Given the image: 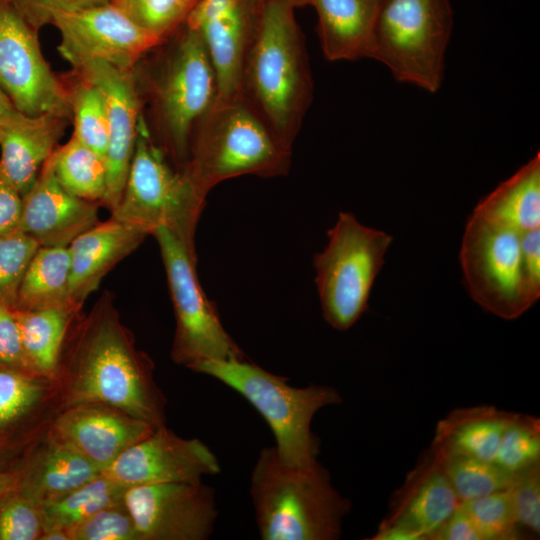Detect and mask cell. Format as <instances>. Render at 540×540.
<instances>
[{
  "mask_svg": "<svg viewBox=\"0 0 540 540\" xmlns=\"http://www.w3.org/2000/svg\"><path fill=\"white\" fill-rule=\"evenodd\" d=\"M153 364L137 350L107 295L82 323L62 379L65 407L99 403L154 427L165 423V397Z\"/></svg>",
  "mask_w": 540,
  "mask_h": 540,
  "instance_id": "obj_1",
  "label": "cell"
},
{
  "mask_svg": "<svg viewBox=\"0 0 540 540\" xmlns=\"http://www.w3.org/2000/svg\"><path fill=\"white\" fill-rule=\"evenodd\" d=\"M295 8L287 0H263L258 29L241 79V98L290 151L313 94Z\"/></svg>",
  "mask_w": 540,
  "mask_h": 540,
  "instance_id": "obj_2",
  "label": "cell"
},
{
  "mask_svg": "<svg viewBox=\"0 0 540 540\" xmlns=\"http://www.w3.org/2000/svg\"><path fill=\"white\" fill-rule=\"evenodd\" d=\"M250 495L263 540H335L351 502L332 485L318 461L309 467L283 463L275 447L260 451Z\"/></svg>",
  "mask_w": 540,
  "mask_h": 540,
  "instance_id": "obj_3",
  "label": "cell"
},
{
  "mask_svg": "<svg viewBox=\"0 0 540 540\" xmlns=\"http://www.w3.org/2000/svg\"><path fill=\"white\" fill-rule=\"evenodd\" d=\"M291 154L242 98L215 101L194 129L183 170L207 196L234 177L286 175Z\"/></svg>",
  "mask_w": 540,
  "mask_h": 540,
  "instance_id": "obj_4",
  "label": "cell"
},
{
  "mask_svg": "<svg viewBox=\"0 0 540 540\" xmlns=\"http://www.w3.org/2000/svg\"><path fill=\"white\" fill-rule=\"evenodd\" d=\"M189 369L213 377L242 395L267 422L283 463L309 467L318 461L319 440L311 423L318 410L342 402L334 388L294 387L287 377L268 372L246 358L205 360Z\"/></svg>",
  "mask_w": 540,
  "mask_h": 540,
  "instance_id": "obj_5",
  "label": "cell"
},
{
  "mask_svg": "<svg viewBox=\"0 0 540 540\" xmlns=\"http://www.w3.org/2000/svg\"><path fill=\"white\" fill-rule=\"evenodd\" d=\"M167 159L141 115L126 182L111 216L147 235L165 227L195 250V232L207 196Z\"/></svg>",
  "mask_w": 540,
  "mask_h": 540,
  "instance_id": "obj_6",
  "label": "cell"
},
{
  "mask_svg": "<svg viewBox=\"0 0 540 540\" xmlns=\"http://www.w3.org/2000/svg\"><path fill=\"white\" fill-rule=\"evenodd\" d=\"M153 111L161 149L183 170L195 127L217 97V80L198 31L183 23L151 81Z\"/></svg>",
  "mask_w": 540,
  "mask_h": 540,
  "instance_id": "obj_7",
  "label": "cell"
},
{
  "mask_svg": "<svg viewBox=\"0 0 540 540\" xmlns=\"http://www.w3.org/2000/svg\"><path fill=\"white\" fill-rule=\"evenodd\" d=\"M452 26L449 0H381L369 58L397 81L435 93Z\"/></svg>",
  "mask_w": 540,
  "mask_h": 540,
  "instance_id": "obj_8",
  "label": "cell"
},
{
  "mask_svg": "<svg viewBox=\"0 0 540 540\" xmlns=\"http://www.w3.org/2000/svg\"><path fill=\"white\" fill-rule=\"evenodd\" d=\"M327 236L326 247L313 259L315 282L325 321L345 331L367 311L393 237L361 224L348 212L339 213Z\"/></svg>",
  "mask_w": 540,
  "mask_h": 540,
  "instance_id": "obj_9",
  "label": "cell"
},
{
  "mask_svg": "<svg viewBox=\"0 0 540 540\" xmlns=\"http://www.w3.org/2000/svg\"><path fill=\"white\" fill-rule=\"evenodd\" d=\"M522 233L473 210L460 249L464 283L472 299L506 320L520 317L540 297L526 272Z\"/></svg>",
  "mask_w": 540,
  "mask_h": 540,
  "instance_id": "obj_10",
  "label": "cell"
},
{
  "mask_svg": "<svg viewBox=\"0 0 540 540\" xmlns=\"http://www.w3.org/2000/svg\"><path fill=\"white\" fill-rule=\"evenodd\" d=\"M152 235L160 248L176 320L172 360L190 368L205 360L246 358L200 285L196 251L165 227Z\"/></svg>",
  "mask_w": 540,
  "mask_h": 540,
  "instance_id": "obj_11",
  "label": "cell"
},
{
  "mask_svg": "<svg viewBox=\"0 0 540 540\" xmlns=\"http://www.w3.org/2000/svg\"><path fill=\"white\" fill-rule=\"evenodd\" d=\"M0 88L23 114L72 118L70 95L45 60L37 31L0 0Z\"/></svg>",
  "mask_w": 540,
  "mask_h": 540,
  "instance_id": "obj_12",
  "label": "cell"
},
{
  "mask_svg": "<svg viewBox=\"0 0 540 540\" xmlns=\"http://www.w3.org/2000/svg\"><path fill=\"white\" fill-rule=\"evenodd\" d=\"M123 502L140 540H206L218 516L215 490L202 481L128 487Z\"/></svg>",
  "mask_w": 540,
  "mask_h": 540,
  "instance_id": "obj_13",
  "label": "cell"
},
{
  "mask_svg": "<svg viewBox=\"0 0 540 540\" xmlns=\"http://www.w3.org/2000/svg\"><path fill=\"white\" fill-rule=\"evenodd\" d=\"M59 54L79 70L90 61L132 69L140 57L163 40L143 30L113 4L58 14Z\"/></svg>",
  "mask_w": 540,
  "mask_h": 540,
  "instance_id": "obj_14",
  "label": "cell"
},
{
  "mask_svg": "<svg viewBox=\"0 0 540 540\" xmlns=\"http://www.w3.org/2000/svg\"><path fill=\"white\" fill-rule=\"evenodd\" d=\"M263 0H196L185 23L201 35L217 80L215 101L241 98L246 56L256 35Z\"/></svg>",
  "mask_w": 540,
  "mask_h": 540,
  "instance_id": "obj_15",
  "label": "cell"
},
{
  "mask_svg": "<svg viewBox=\"0 0 540 540\" xmlns=\"http://www.w3.org/2000/svg\"><path fill=\"white\" fill-rule=\"evenodd\" d=\"M443 460L431 447L393 494L373 540H429L460 506Z\"/></svg>",
  "mask_w": 540,
  "mask_h": 540,
  "instance_id": "obj_16",
  "label": "cell"
},
{
  "mask_svg": "<svg viewBox=\"0 0 540 540\" xmlns=\"http://www.w3.org/2000/svg\"><path fill=\"white\" fill-rule=\"evenodd\" d=\"M220 472L215 454L199 439H185L165 424L125 450L102 474L127 487L201 481Z\"/></svg>",
  "mask_w": 540,
  "mask_h": 540,
  "instance_id": "obj_17",
  "label": "cell"
},
{
  "mask_svg": "<svg viewBox=\"0 0 540 540\" xmlns=\"http://www.w3.org/2000/svg\"><path fill=\"white\" fill-rule=\"evenodd\" d=\"M78 71L101 91L108 118L106 151V193L101 205L111 212L116 208L133 157L141 101L132 69H122L104 61H90Z\"/></svg>",
  "mask_w": 540,
  "mask_h": 540,
  "instance_id": "obj_18",
  "label": "cell"
},
{
  "mask_svg": "<svg viewBox=\"0 0 540 540\" xmlns=\"http://www.w3.org/2000/svg\"><path fill=\"white\" fill-rule=\"evenodd\" d=\"M154 428L120 409L89 403L66 407L55 419L51 434L71 445L103 473Z\"/></svg>",
  "mask_w": 540,
  "mask_h": 540,
  "instance_id": "obj_19",
  "label": "cell"
},
{
  "mask_svg": "<svg viewBox=\"0 0 540 540\" xmlns=\"http://www.w3.org/2000/svg\"><path fill=\"white\" fill-rule=\"evenodd\" d=\"M98 206L68 192L46 161L33 186L22 196L19 230L39 246L68 247L99 222Z\"/></svg>",
  "mask_w": 540,
  "mask_h": 540,
  "instance_id": "obj_20",
  "label": "cell"
},
{
  "mask_svg": "<svg viewBox=\"0 0 540 540\" xmlns=\"http://www.w3.org/2000/svg\"><path fill=\"white\" fill-rule=\"evenodd\" d=\"M69 119L54 113L29 116L20 111L0 119V173L22 196L57 148Z\"/></svg>",
  "mask_w": 540,
  "mask_h": 540,
  "instance_id": "obj_21",
  "label": "cell"
},
{
  "mask_svg": "<svg viewBox=\"0 0 540 540\" xmlns=\"http://www.w3.org/2000/svg\"><path fill=\"white\" fill-rule=\"evenodd\" d=\"M146 236L138 228L111 216L69 244L70 296L77 308L81 309L105 275L131 254Z\"/></svg>",
  "mask_w": 540,
  "mask_h": 540,
  "instance_id": "obj_22",
  "label": "cell"
},
{
  "mask_svg": "<svg viewBox=\"0 0 540 540\" xmlns=\"http://www.w3.org/2000/svg\"><path fill=\"white\" fill-rule=\"evenodd\" d=\"M381 0H309L329 61L369 58Z\"/></svg>",
  "mask_w": 540,
  "mask_h": 540,
  "instance_id": "obj_23",
  "label": "cell"
},
{
  "mask_svg": "<svg viewBox=\"0 0 540 540\" xmlns=\"http://www.w3.org/2000/svg\"><path fill=\"white\" fill-rule=\"evenodd\" d=\"M101 474L84 455L51 434L21 471L18 489L42 505Z\"/></svg>",
  "mask_w": 540,
  "mask_h": 540,
  "instance_id": "obj_24",
  "label": "cell"
},
{
  "mask_svg": "<svg viewBox=\"0 0 540 540\" xmlns=\"http://www.w3.org/2000/svg\"><path fill=\"white\" fill-rule=\"evenodd\" d=\"M515 414L488 405L455 409L438 422L431 448L445 456L493 461Z\"/></svg>",
  "mask_w": 540,
  "mask_h": 540,
  "instance_id": "obj_25",
  "label": "cell"
},
{
  "mask_svg": "<svg viewBox=\"0 0 540 540\" xmlns=\"http://www.w3.org/2000/svg\"><path fill=\"white\" fill-rule=\"evenodd\" d=\"M474 211L520 232L540 228V154L483 198Z\"/></svg>",
  "mask_w": 540,
  "mask_h": 540,
  "instance_id": "obj_26",
  "label": "cell"
},
{
  "mask_svg": "<svg viewBox=\"0 0 540 540\" xmlns=\"http://www.w3.org/2000/svg\"><path fill=\"white\" fill-rule=\"evenodd\" d=\"M15 313L23 350L33 373L56 382L66 333L77 311L50 307L15 310Z\"/></svg>",
  "mask_w": 540,
  "mask_h": 540,
  "instance_id": "obj_27",
  "label": "cell"
},
{
  "mask_svg": "<svg viewBox=\"0 0 540 540\" xmlns=\"http://www.w3.org/2000/svg\"><path fill=\"white\" fill-rule=\"evenodd\" d=\"M50 307L80 310L70 296L68 247L39 246L21 281L14 309Z\"/></svg>",
  "mask_w": 540,
  "mask_h": 540,
  "instance_id": "obj_28",
  "label": "cell"
},
{
  "mask_svg": "<svg viewBox=\"0 0 540 540\" xmlns=\"http://www.w3.org/2000/svg\"><path fill=\"white\" fill-rule=\"evenodd\" d=\"M47 162L68 192L102 204L107 181L105 158L72 136L68 142L54 150Z\"/></svg>",
  "mask_w": 540,
  "mask_h": 540,
  "instance_id": "obj_29",
  "label": "cell"
},
{
  "mask_svg": "<svg viewBox=\"0 0 540 540\" xmlns=\"http://www.w3.org/2000/svg\"><path fill=\"white\" fill-rule=\"evenodd\" d=\"M128 487L104 474L41 505L44 527L70 530L97 511L122 502Z\"/></svg>",
  "mask_w": 540,
  "mask_h": 540,
  "instance_id": "obj_30",
  "label": "cell"
},
{
  "mask_svg": "<svg viewBox=\"0 0 540 540\" xmlns=\"http://www.w3.org/2000/svg\"><path fill=\"white\" fill-rule=\"evenodd\" d=\"M54 381L0 369V434L36 411L52 392Z\"/></svg>",
  "mask_w": 540,
  "mask_h": 540,
  "instance_id": "obj_31",
  "label": "cell"
},
{
  "mask_svg": "<svg viewBox=\"0 0 540 540\" xmlns=\"http://www.w3.org/2000/svg\"><path fill=\"white\" fill-rule=\"evenodd\" d=\"M439 455L460 503L506 490L514 476L494 461Z\"/></svg>",
  "mask_w": 540,
  "mask_h": 540,
  "instance_id": "obj_32",
  "label": "cell"
},
{
  "mask_svg": "<svg viewBox=\"0 0 540 540\" xmlns=\"http://www.w3.org/2000/svg\"><path fill=\"white\" fill-rule=\"evenodd\" d=\"M69 95L74 122L72 136L105 158L109 132L105 101L101 91L84 79V82L76 85Z\"/></svg>",
  "mask_w": 540,
  "mask_h": 540,
  "instance_id": "obj_33",
  "label": "cell"
},
{
  "mask_svg": "<svg viewBox=\"0 0 540 540\" xmlns=\"http://www.w3.org/2000/svg\"><path fill=\"white\" fill-rule=\"evenodd\" d=\"M493 461L513 473L540 463L539 419L515 414L501 437Z\"/></svg>",
  "mask_w": 540,
  "mask_h": 540,
  "instance_id": "obj_34",
  "label": "cell"
},
{
  "mask_svg": "<svg viewBox=\"0 0 540 540\" xmlns=\"http://www.w3.org/2000/svg\"><path fill=\"white\" fill-rule=\"evenodd\" d=\"M196 0H110L143 30L164 40L185 21Z\"/></svg>",
  "mask_w": 540,
  "mask_h": 540,
  "instance_id": "obj_35",
  "label": "cell"
},
{
  "mask_svg": "<svg viewBox=\"0 0 540 540\" xmlns=\"http://www.w3.org/2000/svg\"><path fill=\"white\" fill-rule=\"evenodd\" d=\"M483 540H514L520 538L509 493L506 490L461 503Z\"/></svg>",
  "mask_w": 540,
  "mask_h": 540,
  "instance_id": "obj_36",
  "label": "cell"
},
{
  "mask_svg": "<svg viewBox=\"0 0 540 540\" xmlns=\"http://www.w3.org/2000/svg\"><path fill=\"white\" fill-rule=\"evenodd\" d=\"M39 245L20 230L0 237V303L14 309L26 269Z\"/></svg>",
  "mask_w": 540,
  "mask_h": 540,
  "instance_id": "obj_37",
  "label": "cell"
},
{
  "mask_svg": "<svg viewBox=\"0 0 540 540\" xmlns=\"http://www.w3.org/2000/svg\"><path fill=\"white\" fill-rule=\"evenodd\" d=\"M43 527L41 505L18 488L0 498V540H39Z\"/></svg>",
  "mask_w": 540,
  "mask_h": 540,
  "instance_id": "obj_38",
  "label": "cell"
},
{
  "mask_svg": "<svg viewBox=\"0 0 540 540\" xmlns=\"http://www.w3.org/2000/svg\"><path fill=\"white\" fill-rule=\"evenodd\" d=\"M70 540H140L124 502L107 506L69 530Z\"/></svg>",
  "mask_w": 540,
  "mask_h": 540,
  "instance_id": "obj_39",
  "label": "cell"
},
{
  "mask_svg": "<svg viewBox=\"0 0 540 540\" xmlns=\"http://www.w3.org/2000/svg\"><path fill=\"white\" fill-rule=\"evenodd\" d=\"M520 529L540 531V463L514 472L507 488Z\"/></svg>",
  "mask_w": 540,
  "mask_h": 540,
  "instance_id": "obj_40",
  "label": "cell"
},
{
  "mask_svg": "<svg viewBox=\"0 0 540 540\" xmlns=\"http://www.w3.org/2000/svg\"><path fill=\"white\" fill-rule=\"evenodd\" d=\"M16 12L38 31L58 14L110 3V0H7Z\"/></svg>",
  "mask_w": 540,
  "mask_h": 540,
  "instance_id": "obj_41",
  "label": "cell"
},
{
  "mask_svg": "<svg viewBox=\"0 0 540 540\" xmlns=\"http://www.w3.org/2000/svg\"><path fill=\"white\" fill-rule=\"evenodd\" d=\"M0 369L13 370L17 372L35 375L27 361L23 350L21 334L15 310L1 303Z\"/></svg>",
  "mask_w": 540,
  "mask_h": 540,
  "instance_id": "obj_42",
  "label": "cell"
},
{
  "mask_svg": "<svg viewBox=\"0 0 540 540\" xmlns=\"http://www.w3.org/2000/svg\"><path fill=\"white\" fill-rule=\"evenodd\" d=\"M22 195L0 173V237L19 230Z\"/></svg>",
  "mask_w": 540,
  "mask_h": 540,
  "instance_id": "obj_43",
  "label": "cell"
},
{
  "mask_svg": "<svg viewBox=\"0 0 540 540\" xmlns=\"http://www.w3.org/2000/svg\"><path fill=\"white\" fill-rule=\"evenodd\" d=\"M429 540H483L473 521L460 506L430 536Z\"/></svg>",
  "mask_w": 540,
  "mask_h": 540,
  "instance_id": "obj_44",
  "label": "cell"
},
{
  "mask_svg": "<svg viewBox=\"0 0 540 540\" xmlns=\"http://www.w3.org/2000/svg\"><path fill=\"white\" fill-rule=\"evenodd\" d=\"M521 247L528 277L540 291V228L522 233Z\"/></svg>",
  "mask_w": 540,
  "mask_h": 540,
  "instance_id": "obj_45",
  "label": "cell"
},
{
  "mask_svg": "<svg viewBox=\"0 0 540 540\" xmlns=\"http://www.w3.org/2000/svg\"><path fill=\"white\" fill-rule=\"evenodd\" d=\"M21 479V471H0V498L6 493L17 489Z\"/></svg>",
  "mask_w": 540,
  "mask_h": 540,
  "instance_id": "obj_46",
  "label": "cell"
},
{
  "mask_svg": "<svg viewBox=\"0 0 540 540\" xmlns=\"http://www.w3.org/2000/svg\"><path fill=\"white\" fill-rule=\"evenodd\" d=\"M18 111L8 96L0 88V119Z\"/></svg>",
  "mask_w": 540,
  "mask_h": 540,
  "instance_id": "obj_47",
  "label": "cell"
},
{
  "mask_svg": "<svg viewBox=\"0 0 540 540\" xmlns=\"http://www.w3.org/2000/svg\"><path fill=\"white\" fill-rule=\"evenodd\" d=\"M292 3L295 7H302L309 5V0H287Z\"/></svg>",
  "mask_w": 540,
  "mask_h": 540,
  "instance_id": "obj_48",
  "label": "cell"
},
{
  "mask_svg": "<svg viewBox=\"0 0 540 540\" xmlns=\"http://www.w3.org/2000/svg\"><path fill=\"white\" fill-rule=\"evenodd\" d=\"M0 134H1V126H0Z\"/></svg>",
  "mask_w": 540,
  "mask_h": 540,
  "instance_id": "obj_49",
  "label": "cell"
}]
</instances>
